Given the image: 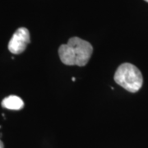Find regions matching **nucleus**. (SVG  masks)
Segmentation results:
<instances>
[{
  "instance_id": "nucleus-1",
  "label": "nucleus",
  "mask_w": 148,
  "mask_h": 148,
  "mask_svg": "<svg viewBox=\"0 0 148 148\" xmlns=\"http://www.w3.org/2000/svg\"><path fill=\"white\" fill-rule=\"evenodd\" d=\"M93 53V47L86 40L79 37H72L69 42L58 49V55L62 63L69 66L83 67L89 62Z\"/></svg>"
},
{
  "instance_id": "nucleus-2",
  "label": "nucleus",
  "mask_w": 148,
  "mask_h": 148,
  "mask_svg": "<svg viewBox=\"0 0 148 148\" xmlns=\"http://www.w3.org/2000/svg\"><path fill=\"white\" fill-rule=\"evenodd\" d=\"M117 84L129 92H137L143 86V77L140 70L132 64L125 63L117 69L114 74Z\"/></svg>"
},
{
  "instance_id": "nucleus-3",
  "label": "nucleus",
  "mask_w": 148,
  "mask_h": 148,
  "mask_svg": "<svg viewBox=\"0 0 148 148\" xmlns=\"http://www.w3.org/2000/svg\"><path fill=\"white\" fill-rule=\"evenodd\" d=\"M31 41L30 32L25 27H20L14 32L8 43V49L11 53L20 54L27 49Z\"/></svg>"
},
{
  "instance_id": "nucleus-4",
  "label": "nucleus",
  "mask_w": 148,
  "mask_h": 148,
  "mask_svg": "<svg viewBox=\"0 0 148 148\" xmlns=\"http://www.w3.org/2000/svg\"><path fill=\"white\" fill-rule=\"evenodd\" d=\"M2 106L11 110H20L24 107V102L16 95H9L3 100Z\"/></svg>"
},
{
  "instance_id": "nucleus-5",
  "label": "nucleus",
  "mask_w": 148,
  "mask_h": 148,
  "mask_svg": "<svg viewBox=\"0 0 148 148\" xmlns=\"http://www.w3.org/2000/svg\"><path fill=\"white\" fill-rule=\"evenodd\" d=\"M0 148H3V143L0 140Z\"/></svg>"
},
{
  "instance_id": "nucleus-6",
  "label": "nucleus",
  "mask_w": 148,
  "mask_h": 148,
  "mask_svg": "<svg viewBox=\"0 0 148 148\" xmlns=\"http://www.w3.org/2000/svg\"><path fill=\"white\" fill-rule=\"evenodd\" d=\"M144 1H146V2H147L148 3V0H144Z\"/></svg>"
}]
</instances>
